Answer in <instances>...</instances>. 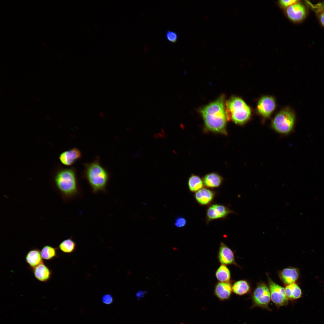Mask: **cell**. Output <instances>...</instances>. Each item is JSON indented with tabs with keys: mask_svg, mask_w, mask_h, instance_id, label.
Wrapping results in <instances>:
<instances>
[{
	"mask_svg": "<svg viewBox=\"0 0 324 324\" xmlns=\"http://www.w3.org/2000/svg\"><path fill=\"white\" fill-rule=\"evenodd\" d=\"M224 96L205 106L201 112L205 125L209 130L216 132L226 134V125L227 120Z\"/></svg>",
	"mask_w": 324,
	"mask_h": 324,
	"instance_id": "obj_1",
	"label": "cell"
},
{
	"mask_svg": "<svg viewBox=\"0 0 324 324\" xmlns=\"http://www.w3.org/2000/svg\"><path fill=\"white\" fill-rule=\"evenodd\" d=\"M84 175L92 191L105 192L109 178L107 171L98 160L85 165Z\"/></svg>",
	"mask_w": 324,
	"mask_h": 324,
	"instance_id": "obj_2",
	"label": "cell"
},
{
	"mask_svg": "<svg viewBox=\"0 0 324 324\" xmlns=\"http://www.w3.org/2000/svg\"><path fill=\"white\" fill-rule=\"evenodd\" d=\"M55 181L57 187L65 199L72 198L78 193L79 188L74 169L68 168L59 171Z\"/></svg>",
	"mask_w": 324,
	"mask_h": 324,
	"instance_id": "obj_3",
	"label": "cell"
},
{
	"mask_svg": "<svg viewBox=\"0 0 324 324\" xmlns=\"http://www.w3.org/2000/svg\"><path fill=\"white\" fill-rule=\"evenodd\" d=\"M226 105L227 120L231 118L236 123L242 124L250 118V108L241 98L232 97L226 101Z\"/></svg>",
	"mask_w": 324,
	"mask_h": 324,
	"instance_id": "obj_4",
	"label": "cell"
},
{
	"mask_svg": "<svg viewBox=\"0 0 324 324\" xmlns=\"http://www.w3.org/2000/svg\"><path fill=\"white\" fill-rule=\"evenodd\" d=\"M295 120L294 113L288 108L284 109L278 113L273 119L272 125L277 131L287 134L292 130Z\"/></svg>",
	"mask_w": 324,
	"mask_h": 324,
	"instance_id": "obj_5",
	"label": "cell"
},
{
	"mask_svg": "<svg viewBox=\"0 0 324 324\" xmlns=\"http://www.w3.org/2000/svg\"><path fill=\"white\" fill-rule=\"evenodd\" d=\"M253 299L255 305L268 309L271 296L269 288L265 283L260 284L254 291Z\"/></svg>",
	"mask_w": 324,
	"mask_h": 324,
	"instance_id": "obj_6",
	"label": "cell"
},
{
	"mask_svg": "<svg viewBox=\"0 0 324 324\" xmlns=\"http://www.w3.org/2000/svg\"><path fill=\"white\" fill-rule=\"evenodd\" d=\"M271 299L272 302L278 306L286 304L288 302L285 289L273 281L268 280Z\"/></svg>",
	"mask_w": 324,
	"mask_h": 324,
	"instance_id": "obj_7",
	"label": "cell"
},
{
	"mask_svg": "<svg viewBox=\"0 0 324 324\" xmlns=\"http://www.w3.org/2000/svg\"><path fill=\"white\" fill-rule=\"evenodd\" d=\"M233 213L227 207L224 205L215 204L209 206L206 212V216L208 221L225 218L228 214Z\"/></svg>",
	"mask_w": 324,
	"mask_h": 324,
	"instance_id": "obj_8",
	"label": "cell"
},
{
	"mask_svg": "<svg viewBox=\"0 0 324 324\" xmlns=\"http://www.w3.org/2000/svg\"><path fill=\"white\" fill-rule=\"evenodd\" d=\"M275 103L272 97L264 96L259 100L257 106L259 113L264 117H269L274 110Z\"/></svg>",
	"mask_w": 324,
	"mask_h": 324,
	"instance_id": "obj_9",
	"label": "cell"
},
{
	"mask_svg": "<svg viewBox=\"0 0 324 324\" xmlns=\"http://www.w3.org/2000/svg\"><path fill=\"white\" fill-rule=\"evenodd\" d=\"M286 12L288 18L294 22L302 21L306 14L304 6L298 2L287 7Z\"/></svg>",
	"mask_w": 324,
	"mask_h": 324,
	"instance_id": "obj_10",
	"label": "cell"
},
{
	"mask_svg": "<svg viewBox=\"0 0 324 324\" xmlns=\"http://www.w3.org/2000/svg\"><path fill=\"white\" fill-rule=\"evenodd\" d=\"M217 257L221 264H236L233 251L223 242L220 243Z\"/></svg>",
	"mask_w": 324,
	"mask_h": 324,
	"instance_id": "obj_11",
	"label": "cell"
},
{
	"mask_svg": "<svg viewBox=\"0 0 324 324\" xmlns=\"http://www.w3.org/2000/svg\"><path fill=\"white\" fill-rule=\"evenodd\" d=\"M231 283L230 282H218L215 285L214 294L220 301L228 300L230 298L232 291Z\"/></svg>",
	"mask_w": 324,
	"mask_h": 324,
	"instance_id": "obj_12",
	"label": "cell"
},
{
	"mask_svg": "<svg viewBox=\"0 0 324 324\" xmlns=\"http://www.w3.org/2000/svg\"><path fill=\"white\" fill-rule=\"evenodd\" d=\"M34 277L38 280L46 282L50 279L52 271L43 262L33 268L30 269Z\"/></svg>",
	"mask_w": 324,
	"mask_h": 324,
	"instance_id": "obj_13",
	"label": "cell"
},
{
	"mask_svg": "<svg viewBox=\"0 0 324 324\" xmlns=\"http://www.w3.org/2000/svg\"><path fill=\"white\" fill-rule=\"evenodd\" d=\"M279 275L283 283L288 285L295 283L299 278V272L298 268L290 267L280 271Z\"/></svg>",
	"mask_w": 324,
	"mask_h": 324,
	"instance_id": "obj_14",
	"label": "cell"
},
{
	"mask_svg": "<svg viewBox=\"0 0 324 324\" xmlns=\"http://www.w3.org/2000/svg\"><path fill=\"white\" fill-rule=\"evenodd\" d=\"M82 154L78 149L74 148L63 152L59 156L60 161L66 166H70L74 163L81 157Z\"/></svg>",
	"mask_w": 324,
	"mask_h": 324,
	"instance_id": "obj_15",
	"label": "cell"
},
{
	"mask_svg": "<svg viewBox=\"0 0 324 324\" xmlns=\"http://www.w3.org/2000/svg\"><path fill=\"white\" fill-rule=\"evenodd\" d=\"M43 259L40 251L36 248L30 250L25 257V261L29 266V269L34 268L44 262Z\"/></svg>",
	"mask_w": 324,
	"mask_h": 324,
	"instance_id": "obj_16",
	"label": "cell"
},
{
	"mask_svg": "<svg viewBox=\"0 0 324 324\" xmlns=\"http://www.w3.org/2000/svg\"><path fill=\"white\" fill-rule=\"evenodd\" d=\"M214 192L206 188H202L196 192L194 195L197 202L202 205H206L210 203L214 196Z\"/></svg>",
	"mask_w": 324,
	"mask_h": 324,
	"instance_id": "obj_17",
	"label": "cell"
},
{
	"mask_svg": "<svg viewBox=\"0 0 324 324\" xmlns=\"http://www.w3.org/2000/svg\"><path fill=\"white\" fill-rule=\"evenodd\" d=\"M202 180L204 184L206 187L214 188L218 187L220 185L223 178L218 174L212 172L205 176Z\"/></svg>",
	"mask_w": 324,
	"mask_h": 324,
	"instance_id": "obj_18",
	"label": "cell"
},
{
	"mask_svg": "<svg viewBox=\"0 0 324 324\" xmlns=\"http://www.w3.org/2000/svg\"><path fill=\"white\" fill-rule=\"evenodd\" d=\"M248 283L244 280L235 282L232 286V291L236 295L241 296L248 293L250 291Z\"/></svg>",
	"mask_w": 324,
	"mask_h": 324,
	"instance_id": "obj_19",
	"label": "cell"
},
{
	"mask_svg": "<svg viewBox=\"0 0 324 324\" xmlns=\"http://www.w3.org/2000/svg\"><path fill=\"white\" fill-rule=\"evenodd\" d=\"M285 291L286 296L289 300H294L301 297L302 295L301 290L295 283L287 285Z\"/></svg>",
	"mask_w": 324,
	"mask_h": 324,
	"instance_id": "obj_20",
	"label": "cell"
},
{
	"mask_svg": "<svg viewBox=\"0 0 324 324\" xmlns=\"http://www.w3.org/2000/svg\"><path fill=\"white\" fill-rule=\"evenodd\" d=\"M215 275L219 282H230V272L228 268L225 265L221 264L219 266L215 272Z\"/></svg>",
	"mask_w": 324,
	"mask_h": 324,
	"instance_id": "obj_21",
	"label": "cell"
},
{
	"mask_svg": "<svg viewBox=\"0 0 324 324\" xmlns=\"http://www.w3.org/2000/svg\"><path fill=\"white\" fill-rule=\"evenodd\" d=\"M76 243L72 237L65 239L62 242L58 245V248L61 251L66 254H71L75 250Z\"/></svg>",
	"mask_w": 324,
	"mask_h": 324,
	"instance_id": "obj_22",
	"label": "cell"
},
{
	"mask_svg": "<svg viewBox=\"0 0 324 324\" xmlns=\"http://www.w3.org/2000/svg\"><path fill=\"white\" fill-rule=\"evenodd\" d=\"M203 185V180L198 176L193 175L188 179V187L191 192H197L202 188Z\"/></svg>",
	"mask_w": 324,
	"mask_h": 324,
	"instance_id": "obj_23",
	"label": "cell"
},
{
	"mask_svg": "<svg viewBox=\"0 0 324 324\" xmlns=\"http://www.w3.org/2000/svg\"><path fill=\"white\" fill-rule=\"evenodd\" d=\"M58 249V247L54 248L49 245L44 246L40 250L42 259L46 260H50L55 257H58L57 251Z\"/></svg>",
	"mask_w": 324,
	"mask_h": 324,
	"instance_id": "obj_24",
	"label": "cell"
},
{
	"mask_svg": "<svg viewBox=\"0 0 324 324\" xmlns=\"http://www.w3.org/2000/svg\"><path fill=\"white\" fill-rule=\"evenodd\" d=\"M165 37L166 39L170 42L175 43L177 41L178 37L176 32L167 30L165 34Z\"/></svg>",
	"mask_w": 324,
	"mask_h": 324,
	"instance_id": "obj_25",
	"label": "cell"
},
{
	"mask_svg": "<svg viewBox=\"0 0 324 324\" xmlns=\"http://www.w3.org/2000/svg\"><path fill=\"white\" fill-rule=\"evenodd\" d=\"M187 220L184 217L179 216L175 219L174 225L178 228H181L184 226L186 224Z\"/></svg>",
	"mask_w": 324,
	"mask_h": 324,
	"instance_id": "obj_26",
	"label": "cell"
},
{
	"mask_svg": "<svg viewBox=\"0 0 324 324\" xmlns=\"http://www.w3.org/2000/svg\"><path fill=\"white\" fill-rule=\"evenodd\" d=\"M102 302L106 305H109L112 303L113 298L112 296L110 293H107L105 294L102 297Z\"/></svg>",
	"mask_w": 324,
	"mask_h": 324,
	"instance_id": "obj_27",
	"label": "cell"
},
{
	"mask_svg": "<svg viewBox=\"0 0 324 324\" xmlns=\"http://www.w3.org/2000/svg\"><path fill=\"white\" fill-rule=\"evenodd\" d=\"M299 1L296 0H280L279 1L280 5L283 7L286 8L298 3Z\"/></svg>",
	"mask_w": 324,
	"mask_h": 324,
	"instance_id": "obj_28",
	"label": "cell"
},
{
	"mask_svg": "<svg viewBox=\"0 0 324 324\" xmlns=\"http://www.w3.org/2000/svg\"><path fill=\"white\" fill-rule=\"evenodd\" d=\"M319 19L322 25L324 26V12H322L320 15Z\"/></svg>",
	"mask_w": 324,
	"mask_h": 324,
	"instance_id": "obj_29",
	"label": "cell"
},
{
	"mask_svg": "<svg viewBox=\"0 0 324 324\" xmlns=\"http://www.w3.org/2000/svg\"><path fill=\"white\" fill-rule=\"evenodd\" d=\"M146 292L145 291L140 290L137 292L136 295L139 297H142Z\"/></svg>",
	"mask_w": 324,
	"mask_h": 324,
	"instance_id": "obj_30",
	"label": "cell"
},
{
	"mask_svg": "<svg viewBox=\"0 0 324 324\" xmlns=\"http://www.w3.org/2000/svg\"><path fill=\"white\" fill-rule=\"evenodd\" d=\"M322 12H324V4H322Z\"/></svg>",
	"mask_w": 324,
	"mask_h": 324,
	"instance_id": "obj_31",
	"label": "cell"
}]
</instances>
